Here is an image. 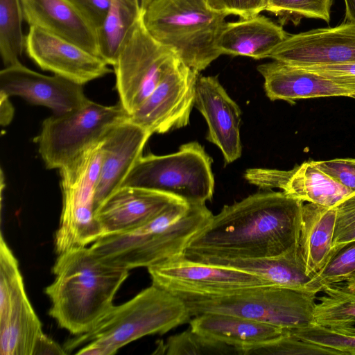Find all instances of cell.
<instances>
[{
	"label": "cell",
	"instance_id": "19",
	"mask_svg": "<svg viewBox=\"0 0 355 355\" xmlns=\"http://www.w3.org/2000/svg\"><path fill=\"white\" fill-rule=\"evenodd\" d=\"M151 134L128 119L115 126L103 140V159L95 191L96 212L119 189L142 156Z\"/></svg>",
	"mask_w": 355,
	"mask_h": 355
},
{
	"label": "cell",
	"instance_id": "21",
	"mask_svg": "<svg viewBox=\"0 0 355 355\" xmlns=\"http://www.w3.org/2000/svg\"><path fill=\"white\" fill-rule=\"evenodd\" d=\"M257 70L264 79V89L271 101L321 97H352L355 92L303 68L274 60L260 64Z\"/></svg>",
	"mask_w": 355,
	"mask_h": 355
},
{
	"label": "cell",
	"instance_id": "11",
	"mask_svg": "<svg viewBox=\"0 0 355 355\" xmlns=\"http://www.w3.org/2000/svg\"><path fill=\"white\" fill-rule=\"evenodd\" d=\"M44 333L24 284L18 261L0 238V354L33 355Z\"/></svg>",
	"mask_w": 355,
	"mask_h": 355
},
{
	"label": "cell",
	"instance_id": "35",
	"mask_svg": "<svg viewBox=\"0 0 355 355\" xmlns=\"http://www.w3.org/2000/svg\"><path fill=\"white\" fill-rule=\"evenodd\" d=\"M333 248L355 241V192L336 206Z\"/></svg>",
	"mask_w": 355,
	"mask_h": 355
},
{
	"label": "cell",
	"instance_id": "25",
	"mask_svg": "<svg viewBox=\"0 0 355 355\" xmlns=\"http://www.w3.org/2000/svg\"><path fill=\"white\" fill-rule=\"evenodd\" d=\"M336 207L303 204L298 251L307 275L313 277L327 263L333 252Z\"/></svg>",
	"mask_w": 355,
	"mask_h": 355
},
{
	"label": "cell",
	"instance_id": "36",
	"mask_svg": "<svg viewBox=\"0 0 355 355\" xmlns=\"http://www.w3.org/2000/svg\"><path fill=\"white\" fill-rule=\"evenodd\" d=\"M212 10L248 18L266 10L268 0H205Z\"/></svg>",
	"mask_w": 355,
	"mask_h": 355
},
{
	"label": "cell",
	"instance_id": "1",
	"mask_svg": "<svg viewBox=\"0 0 355 355\" xmlns=\"http://www.w3.org/2000/svg\"><path fill=\"white\" fill-rule=\"evenodd\" d=\"M303 202L266 191L225 205L191 239L185 258H261L298 247Z\"/></svg>",
	"mask_w": 355,
	"mask_h": 355
},
{
	"label": "cell",
	"instance_id": "24",
	"mask_svg": "<svg viewBox=\"0 0 355 355\" xmlns=\"http://www.w3.org/2000/svg\"><path fill=\"white\" fill-rule=\"evenodd\" d=\"M189 259L248 272L267 280L274 286L318 292L312 286V277L306 272L298 247L281 255L270 257H193Z\"/></svg>",
	"mask_w": 355,
	"mask_h": 355
},
{
	"label": "cell",
	"instance_id": "22",
	"mask_svg": "<svg viewBox=\"0 0 355 355\" xmlns=\"http://www.w3.org/2000/svg\"><path fill=\"white\" fill-rule=\"evenodd\" d=\"M190 328L209 338L235 347L239 355L278 339L289 330L239 315L207 313L190 320Z\"/></svg>",
	"mask_w": 355,
	"mask_h": 355
},
{
	"label": "cell",
	"instance_id": "27",
	"mask_svg": "<svg viewBox=\"0 0 355 355\" xmlns=\"http://www.w3.org/2000/svg\"><path fill=\"white\" fill-rule=\"evenodd\" d=\"M151 0H110L103 24L97 30L100 56L113 66L120 47L142 19Z\"/></svg>",
	"mask_w": 355,
	"mask_h": 355
},
{
	"label": "cell",
	"instance_id": "4",
	"mask_svg": "<svg viewBox=\"0 0 355 355\" xmlns=\"http://www.w3.org/2000/svg\"><path fill=\"white\" fill-rule=\"evenodd\" d=\"M213 214L205 204L180 200L131 231L101 236L90 250L102 261L127 270L165 262L183 255L191 239Z\"/></svg>",
	"mask_w": 355,
	"mask_h": 355
},
{
	"label": "cell",
	"instance_id": "17",
	"mask_svg": "<svg viewBox=\"0 0 355 355\" xmlns=\"http://www.w3.org/2000/svg\"><path fill=\"white\" fill-rule=\"evenodd\" d=\"M194 106L208 125L207 139L220 150L225 163L238 159L242 153L241 111L217 76H198Z\"/></svg>",
	"mask_w": 355,
	"mask_h": 355
},
{
	"label": "cell",
	"instance_id": "33",
	"mask_svg": "<svg viewBox=\"0 0 355 355\" xmlns=\"http://www.w3.org/2000/svg\"><path fill=\"white\" fill-rule=\"evenodd\" d=\"M289 331L304 341L337 350L342 355H355L354 327L331 329L311 323Z\"/></svg>",
	"mask_w": 355,
	"mask_h": 355
},
{
	"label": "cell",
	"instance_id": "32",
	"mask_svg": "<svg viewBox=\"0 0 355 355\" xmlns=\"http://www.w3.org/2000/svg\"><path fill=\"white\" fill-rule=\"evenodd\" d=\"M355 272V241L334 248L324 265L311 279L312 286L319 293L330 285L345 282Z\"/></svg>",
	"mask_w": 355,
	"mask_h": 355
},
{
	"label": "cell",
	"instance_id": "16",
	"mask_svg": "<svg viewBox=\"0 0 355 355\" xmlns=\"http://www.w3.org/2000/svg\"><path fill=\"white\" fill-rule=\"evenodd\" d=\"M0 92L46 107L55 114L74 110L89 100L83 85L58 75L40 73L21 62L1 70Z\"/></svg>",
	"mask_w": 355,
	"mask_h": 355
},
{
	"label": "cell",
	"instance_id": "39",
	"mask_svg": "<svg viewBox=\"0 0 355 355\" xmlns=\"http://www.w3.org/2000/svg\"><path fill=\"white\" fill-rule=\"evenodd\" d=\"M301 68L317 73L355 92V62Z\"/></svg>",
	"mask_w": 355,
	"mask_h": 355
},
{
	"label": "cell",
	"instance_id": "34",
	"mask_svg": "<svg viewBox=\"0 0 355 355\" xmlns=\"http://www.w3.org/2000/svg\"><path fill=\"white\" fill-rule=\"evenodd\" d=\"M252 354L342 355L337 350L304 341L290 331L277 340L250 349L245 355Z\"/></svg>",
	"mask_w": 355,
	"mask_h": 355
},
{
	"label": "cell",
	"instance_id": "43",
	"mask_svg": "<svg viewBox=\"0 0 355 355\" xmlns=\"http://www.w3.org/2000/svg\"><path fill=\"white\" fill-rule=\"evenodd\" d=\"M345 18L344 22L355 24V0H344Z\"/></svg>",
	"mask_w": 355,
	"mask_h": 355
},
{
	"label": "cell",
	"instance_id": "38",
	"mask_svg": "<svg viewBox=\"0 0 355 355\" xmlns=\"http://www.w3.org/2000/svg\"><path fill=\"white\" fill-rule=\"evenodd\" d=\"M294 171L268 168H249L246 170L244 177L250 184L260 189L271 190L282 189Z\"/></svg>",
	"mask_w": 355,
	"mask_h": 355
},
{
	"label": "cell",
	"instance_id": "2",
	"mask_svg": "<svg viewBox=\"0 0 355 355\" xmlns=\"http://www.w3.org/2000/svg\"><path fill=\"white\" fill-rule=\"evenodd\" d=\"M54 279L45 288L51 300L49 315L75 335L90 330L111 308L129 270L105 263L83 247L58 254Z\"/></svg>",
	"mask_w": 355,
	"mask_h": 355
},
{
	"label": "cell",
	"instance_id": "18",
	"mask_svg": "<svg viewBox=\"0 0 355 355\" xmlns=\"http://www.w3.org/2000/svg\"><path fill=\"white\" fill-rule=\"evenodd\" d=\"M180 200L172 195L151 189L121 187L100 205L96 218L103 236L120 234L146 225L168 206Z\"/></svg>",
	"mask_w": 355,
	"mask_h": 355
},
{
	"label": "cell",
	"instance_id": "13",
	"mask_svg": "<svg viewBox=\"0 0 355 355\" xmlns=\"http://www.w3.org/2000/svg\"><path fill=\"white\" fill-rule=\"evenodd\" d=\"M152 284L171 293L216 295L247 288L274 286L254 274L202 263L182 255L148 268Z\"/></svg>",
	"mask_w": 355,
	"mask_h": 355
},
{
	"label": "cell",
	"instance_id": "23",
	"mask_svg": "<svg viewBox=\"0 0 355 355\" xmlns=\"http://www.w3.org/2000/svg\"><path fill=\"white\" fill-rule=\"evenodd\" d=\"M289 33L270 19L257 15L226 22L217 46L221 55L245 56L259 60L267 58Z\"/></svg>",
	"mask_w": 355,
	"mask_h": 355
},
{
	"label": "cell",
	"instance_id": "29",
	"mask_svg": "<svg viewBox=\"0 0 355 355\" xmlns=\"http://www.w3.org/2000/svg\"><path fill=\"white\" fill-rule=\"evenodd\" d=\"M20 0H0V54L5 66L16 64L25 49Z\"/></svg>",
	"mask_w": 355,
	"mask_h": 355
},
{
	"label": "cell",
	"instance_id": "44",
	"mask_svg": "<svg viewBox=\"0 0 355 355\" xmlns=\"http://www.w3.org/2000/svg\"><path fill=\"white\" fill-rule=\"evenodd\" d=\"M345 283L349 290L355 292V272Z\"/></svg>",
	"mask_w": 355,
	"mask_h": 355
},
{
	"label": "cell",
	"instance_id": "30",
	"mask_svg": "<svg viewBox=\"0 0 355 355\" xmlns=\"http://www.w3.org/2000/svg\"><path fill=\"white\" fill-rule=\"evenodd\" d=\"M157 354L169 355L185 354H238L239 351L234 347L215 340L197 332L191 328L181 334L168 338L164 344H159Z\"/></svg>",
	"mask_w": 355,
	"mask_h": 355
},
{
	"label": "cell",
	"instance_id": "9",
	"mask_svg": "<svg viewBox=\"0 0 355 355\" xmlns=\"http://www.w3.org/2000/svg\"><path fill=\"white\" fill-rule=\"evenodd\" d=\"M128 117L120 103L103 105L89 99L71 111L53 114L43 121L37 137L39 153L46 167L59 170L103 141Z\"/></svg>",
	"mask_w": 355,
	"mask_h": 355
},
{
	"label": "cell",
	"instance_id": "7",
	"mask_svg": "<svg viewBox=\"0 0 355 355\" xmlns=\"http://www.w3.org/2000/svg\"><path fill=\"white\" fill-rule=\"evenodd\" d=\"M102 146L103 141L59 169L62 207L54 240L58 254L87 247L103 235L96 218L94 202Z\"/></svg>",
	"mask_w": 355,
	"mask_h": 355
},
{
	"label": "cell",
	"instance_id": "28",
	"mask_svg": "<svg viewBox=\"0 0 355 355\" xmlns=\"http://www.w3.org/2000/svg\"><path fill=\"white\" fill-rule=\"evenodd\" d=\"M324 295L315 303L312 323L331 329L355 325V292L345 285L334 284L322 289Z\"/></svg>",
	"mask_w": 355,
	"mask_h": 355
},
{
	"label": "cell",
	"instance_id": "3",
	"mask_svg": "<svg viewBox=\"0 0 355 355\" xmlns=\"http://www.w3.org/2000/svg\"><path fill=\"white\" fill-rule=\"evenodd\" d=\"M184 302L152 284L132 299L111 308L88 331L64 344L67 354L112 355L144 336L164 334L190 320Z\"/></svg>",
	"mask_w": 355,
	"mask_h": 355
},
{
	"label": "cell",
	"instance_id": "40",
	"mask_svg": "<svg viewBox=\"0 0 355 355\" xmlns=\"http://www.w3.org/2000/svg\"><path fill=\"white\" fill-rule=\"evenodd\" d=\"M97 31L108 13L110 0H69Z\"/></svg>",
	"mask_w": 355,
	"mask_h": 355
},
{
	"label": "cell",
	"instance_id": "5",
	"mask_svg": "<svg viewBox=\"0 0 355 355\" xmlns=\"http://www.w3.org/2000/svg\"><path fill=\"white\" fill-rule=\"evenodd\" d=\"M227 16L205 0H151L142 21L156 42L200 72L221 55L217 44Z\"/></svg>",
	"mask_w": 355,
	"mask_h": 355
},
{
	"label": "cell",
	"instance_id": "10",
	"mask_svg": "<svg viewBox=\"0 0 355 355\" xmlns=\"http://www.w3.org/2000/svg\"><path fill=\"white\" fill-rule=\"evenodd\" d=\"M177 59L149 35L142 19L134 26L113 65L119 103L129 115L150 96Z\"/></svg>",
	"mask_w": 355,
	"mask_h": 355
},
{
	"label": "cell",
	"instance_id": "42",
	"mask_svg": "<svg viewBox=\"0 0 355 355\" xmlns=\"http://www.w3.org/2000/svg\"><path fill=\"white\" fill-rule=\"evenodd\" d=\"M0 119L1 125H8L14 114V108L10 101V96L0 92Z\"/></svg>",
	"mask_w": 355,
	"mask_h": 355
},
{
	"label": "cell",
	"instance_id": "37",
	"mask_svg": "<svg viewBox=\"0 0 355 355\" xmlns=\"http://www.w3.org/2000/svg\"><path fill=\"white\" fill-rule=\"evenodd\" d=\"M313 163L336 181L355 192V157L313 161Z\"/></svg>",
	"mask_w": 355,
	"mask_h": 355
},
{
	"label": "cell",
	"instance_id": "26",
	"mask_svg": "<svg viewBox=\"0 0 355 355\" xmlns=\"http://www.w3.org/2000/svg\"><path fill=\"white\" fill-rule=\"evenodd\" d=\"M282 191L300 200L327 207H336L353 192L308 161L294 168Z\"/></svg>",
	"mask_w": 355,
	"mask_h": 355
},
{
	"label": "cell",
	"instance_id": "45",
	"mask_svg": "<svg viewBox=\"0 0 355 355\" xmlns=\"http://www.w3.org/2000/svg\"><path fill=\"white\" fill-rule=\"evenodd\" d=\"M352 98L355 99V94Z\"/></svg>",
	"mask_w": 355,
	"mask_h": 355
},
{
	"label": "cell",
	"instance_id": "20",
	"mask_svg": "<svg viewBox=\"0 0 355 355\" xmlns=\"http://www.w3.org/2000/svg\"><path fill=\"white\" fill-rule=\"evenodd\" d=\"M20 3L29 27L71 41L100 56L97 31L69 0H20Z\"/></svg>",
	"mask_w": 355,
	"mask_h": 355
},
{
	"label": "cell",
	"instance_id": "15",
	"mask_svg": "<svg viewBox=\"0 0 355 355\" xmlns=\"http://www.w3.org/2000/svg\"><path fill=\"white\" fill-rule=\"evenodd\" d=\"M24 50L42 69L83 85L112 72L101 57L36 27H29Z\"/></svg>",
	"mask_w": 355,
	"mask_h": 355
},
{
	"label": "cell",
	"instance_id": "6",
	"mask_svg": "<svg viewBox=\"0 0 355 355\" xmlns=\"http://www.w3.org/2000/svg\"><path fill=\"white\" fill-rule=\"evenodd\" d=\"M318 293L313 290L262 286L216 295L173 294L184 302L191 317L227 313L292 330L312 323Z\"/></svg>",
	"mask_w": 355,
	"mask_h": 355
},
{
	"label": "cell",
	"instance_id": "41",
	"mask_svg": "<svg viewBox=\"0 0 355 355\" xmlns=\"http://www.w3.org/2000/svg\"><path fill=\"white\" fill-rule=\"evenodd\" d=\"M63 347L44 334L38 340L34 350L35 354H66Z\"/></svg>",
	"mask_w": 355,
	"mask_h": 355
},
{
	"label": "cell",
	"instance_id": "8",
	"mask_svg": "<svg viewBox=\"0 0 355 355\" xmlns=\"http://www.w3.org/2000/svg\"><path fill=\"white\" fill-rule=\"evenodd\" d=\"M211 163L204 148L191 141L169 155L140 157L121 187L165 193L189 205L205 204L211 200L214 191Z\"/></svg>",
	"mask_w": 355,
	"mask_h": 355
},
{
	"label": "cell",
	"instance_id": "12",
	"mask_svg": "<svg viewBox=\"0 0 355 355\" xmlns=\"http://www.w3.org/2000/svg\"><path fill=\"white\" fill-rule=\"evenodd\" d=\"M199 76L200 72L178 58L150 96L129 115L128 120L151 135L187 126L194 106Z\"/></svg>",
	"mask_w": 355,
	"mask_h": 355
},
{
	"label": "cell",
	"instance_id": "31",
	"mask_svg": "<svg viewBox=\"0 0 355 355\" xmlns=\"http://www.w3.org/2000/svg\"><path fill=\"white\" fill-rule=\"evenodd\" d=\"M333 0H268L266 10L275 15L282 24L297 25L303 19L330 21Z\"/></svg>",
	"mask_w": 355,
	"mask_h": 355
},
{
	"label": "cell",
	"instance_id": "14",
	"mask_svg": "<svg viewBox=\"0 0 355 355\" xmlns=\"http://www.w3.org/2000/svg\"><path fill=\"white\" fill-rule=\"evenodd\" d=\"M268 58L300 67L355 62V24L289 34Z\"/></svg>",
	"mask_w": 355,
	"mask_h": 355
}]
</instances>
